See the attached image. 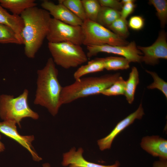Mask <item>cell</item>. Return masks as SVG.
<instances>
[{
	"label": "cell",
	"mask_w": 167,
	"mask_h": 167,
	"mask_svg": "<svg viewBox=\"0 0 167 167\" xmlns=\"http://www.w3.org/2000/svg\"><path fill=\"white\" fill-rule=\"evenodd\" d=\"M20 16L24 24L21 36L25 54L33 58L46 38L51 18L47 11L37 6L27 9Z\"/></svg>",
	"instance_id": "obj_1"
},
{
	"label": "cell",
	"mask_w": 167,
	"mask_h": 167,
	"mask_svg": "<svg viewBox=\"0 0 167 167\" xmlns=\"http://www.w3.org/2000/svg\"><path fill=\"white\" fill-rule=\"evenodd\" d=\"M37 88L34 103L46 108L53 116L61 105L60 97L62 87L58 79V71L52 58L45 66L37 71Z\"/></svg>",
	"instance_id": "obj_2"
},
{
	"label": "cell",
	"mask_w": 167,
	"mask_h": 167,
	"mask_svg": "<svg viewBox=\"0 0 167 167\" xmlns=\"http://www.w3.org/2000/svg\"><path fill=\"white\" fill-rule=\"evenodd\" d=\"M120 76L119 73L100 77L81 78L73 83L62 87L60 102L62 105L80 98L101 94L111 86Z\"/></svg>",
	"instance_id": "obj_3"
},
{
	"label": "cell",
	"mask_w": 167,
	"mask_h": 167,
	"mask_svg": "<svg viewBox=\"0 0 167 167\" xmlns=\"http://www.w3.org/2000/svg\"><path fill=\"white\" fill-rule=\"evenodd\" d=\"M29 92L25 89L17 97L13 95L2 94L0 96V117L4 121L11 120L20 126V122L26 118L36 120L38 114L32 110L28 103Z\"/></svg>",
	"instance_id": "obj_4"
},
{
	"label": "cell",
	"mask_w": 167,
	"mask_h": 167,
	"mask_svg": "<svg viewBox=\"0 0 167 167\" xmlns=\"http://www.w3.org/2000/svg\"><path fill=\"white\" fill-rule=\"evenodd\" d=\"M48 48L55 64L65 69L77 67L88 60L80 45L68 42H48Z\"/></svg>",
	"instance_id": "obj_5"
},
{
	"label": "cell",
	"mask_w": 167,
	"mask_h": 167,
	"mask_svg": "<svg viewBox=\"0 0 167 167\" xmlns=\"http://www.w3.org/2000/svg\"><path fill=\"white\" fill-rule=\"evenodd\" d=\"M81 26L84 34L83 44L86 46L104 45L125 46L129 43L108 28L88 19L83 22Z\"/></svg>",
	"instance_id": "obj_6"
},
{
	"label": "cell",
	"mask_w": 167,
	"mask_h": 167,
	"mask_svg": "<svg viewBox=\"0 0 167 167\" xmlns=\"http://www.w3.org/2000/svg\"><path fill=\"white\" fill-rule=\"evenodd\" d=\"M49 43L68 42L81 45L84 34L81 26H74L51 18L46 36Z\"/></svg>",
	"instance_id": "obj_7"
},
{
	"label": "cell",
	"mask_w": 167,
	"mask_h": 167,
	"mask_svg": "<svg viewBox=\"0 0 167 167\" xmlns=\"http://www.w3.org/2000/svg\"><path fill=\"white\" fill-rule=\"evenodd\" d=\"M86 54L88 58L96 55L100 52L112 54L123 56L130 62L139 63L142 62L143 53L138 49L136 43L133 41L125 46L104 45L99 46H87Z\"/></svg>",
	"instance_id": "obj_8"
},
{
	"label": "cell",
	"mask_w": 167,
	"mask_h": 167,
	"mask_svg": "<svg viewBox=\"0 0 167 167\" xmlns=\"http://www.w3.org/2000/svg\"><path fill=\"white\" fill-rule=\"evenodd\" d=\"M138 49L143 54L142 62L150 65L158 63L160 59H167V35L164 30L160 32L155 41L147 47L137 46Z\"/></svg>",
	"instance_id": "obj_9"
},
{
	"label": "cell",
	"mask_w": 167,
	"mask_h": 167,
	"mask_svg": "<svg viewBox=\"0 0 167 167\" xmlns=\"http://www.w3.org/2000/svg\"><path fill=\"white\" fill-rule=\"evenodd\" d=\"M16 122L11 120L0 122V132L14 139L26 148L30 153L34 161H39L42 160L34 150L32 144L34 139L33 135L22 136L17 130Z\"/></svg>",
	"instance_id": "obj_10"
},
{
	"label": "cell",
	"mask_w": 167,
	"mask_h": 167,
	"mask_svg": "<svg viewBox=\"0 0 167 167\" xmlns=\"http://www.w3.org/2000/svg\"><path fill=\"white\" fill-rule=\"evenodd\" d=\"M144 113L141 103L138 109L124 119L119 122L107 135L97 141L101 151L110 149L112 143L116 136L125 128L132 124L136 119H141Z\"/></svg>",
	"instance_id": "obj_11"
},
{
	"label": "cell",
	"mask_w": 167,
	"mask_h": 167,
	"mask_svg": "<svg viewBox=\"0 0 167 167\" xmlns=\"http://www.w3.org/2000/svg\"><path fill=\"white\" fill-rule=\"evenodd\" d=\"M41 6L55 19L74 26H81L83 24L81 19L62 4L58 3L56 4L51 1L45 0L41 3Z\"/></svg>",
	"instance_id": "obj_12"
},
{
	"label": "cell",
	"mask_w": 167,
	"mask_h": 167,
	"mask_svg": "<svg viewBox=\"0 0 167 167\" xmlns=\"http://www.w3.org/2000/svg\"><path fill=\"white\" fill-rule=\"evenodd\" d=\"M84 150L81 148L76 151L75 148L64 153L62 162L63 166L69 167H119L120 163L118 161L112 165H104L91 162L85 159L83 156Z\"/></svg>",
	"instance_id": "obj_13"
},
{
	"label": "cell",
	"mask_w": 167,
	"mask_h": 167,
	"mask_svg": "<svg viewBox=\"0 0 167 167\" xmlns=\"http://www.w3.org/2000/svg\"><path fill=\"white\" fill-rule=\"evenodd\" d=\"M140 146L152 156L167 159V140L159 136H146L141 139Z\"/></svg>",
	"instance_id": "obj_14"
},
{
	"label": "cell",
	"mask_w": 167,
	"mask_h": 167,
	"mask_svg": "<svg viewBox=\"0 0 167 167\" xmlns=\"http://www.w3.org/2000/svg\"><path fill=\"white\" fill-rule=\"evenodd\" d=\"M0 4L8 9L13 15L18 16L27 9L37 5L34 0H0Z\"/></svg>",
	"instance_id": "obj_15"
},
{
	"label": "cell",
	"mask_w": 167,
	"mask_h": 167,
	"mask_svg": "<svg viewBox=\"0 0 167 167\" xmlns=\"http://www.w3.org/2000/svg\"><path fill=\"white\" fill-rule=\"evenodd\" d=\"M0 24L10 27L20 35L24 25L23 20L20 16L10 14L0 4Z\"/></svg>",
	"instance_id": "obj_16"
},
{
	"label": "cell",
	"mask_w": 167,
	"mask_h": 167,
	"mask_svg": "<svg viewBox=\"0 0 167 167\" xmlns=\"http://www.w3.org/2000/svg\"><path fill=\"white\" fill-rule=\"evenodd\" d=\"M104 69V58H96L79 67L74 72L73 77L77 80L86 75L102 71Z\"/></svg>",
	"instance_id": "obj_17"
},
{
	"label": "cell",
	"mask_w": 167,
	"mask_h": 167,
	"mask_svg": "<svg viewBox=\"0 0 167 167\" xmlns=\"http://www.w3.org/2000/svg\"><path fill=\"white\" fill-rule=\"evenodd\" d=\"M139 74L137 68L133 66L131 69L128 79L126 81L124 95L130 104L132 103L134 99V96L136 87L139 83Z\"/></svg>",
	"instance_id": "obj_18"
},
{
	"label": "cell",
	"mask_w": 167,
	"mask_h": 167,
	"mask_svg": "<svg viewBox=\"0 0 167 167\" xmlns=\"http://www.w3.org/2000/svg\"><path fill=\"white\" fill-rule=\"evenodd\" d=\"M120 17V11L101 6L96 22L107 28L114 21Z\"/></svg>",
	"instance_id": "obj_19"
},
{
	"label": "cell",
	"mask_w": 167,
	"mask_h": 167,
	"mask_svg": "<svg viewBox=\"0 0 167 167\" xmlns=\"http://www.w3.org/2000/svg\"><path fill=\"white\" fill-rule=\"evenodd\" d=\"M0 43L23 44L21 36L16 33L10 27L0 24Z\"/></svg>",
	"instance_id": "obj_20"
},
{
	"label": "cell",
	"mask_w": 167,
	"mask_h": 167,
	"mask_svg": "<svg viewBox=\"0 0 167 167\" xmlns=\"http://www.w3.org/2000/svg\"><path fill=\"white\" fill-rule=\"evenodd\" d=\"M130 62L123 57L110 56L104 58V68L108 71L127 69L130 67Z\"/></svg>",
	"instance_id": "obj_21"
},
{
	"label": "cell",
	"mask_w": 167,
	"mask_h": 167,
	"mask_svg": "<svg viewBox=\"0 0 167 167\" xmlns=\"http://www.w3.org/2000/svg\"><path fill=\"white\" fill-rule=\"evenodd\" d=\"M58 3L62 4L83 22L87 19L81 0H60Z\"/></svg>",
	"instance_id": "obj_22"
},
{
	"label": "cell",
	"mask_w": 167,
	"mask_h": 167,
	"mask_svg": "<svg viewBox=\"0 0 167 167\" xmlns=\"http://www.w3.org/2000/svg\"><path fill=\"white\" fill-rule=\"evenodd\" d=\"M87 19L96 22L101 6L97 0H82Z\"/></svg>",
	"instance_id": "obj_23"
},
{
	"label": "cell",
	"mask_w": 167,
	"mask_h": 167,
	"mask_svg": "<svg viewBox=\"0 0 167 167\" xmlns=\"http://www.w3.org/2000/svg\"><path fill=\"white\" fill-rule=\"evenodd\" d=\"M128 23L126 19L120 17L107 28L120 37L125 39L129 36Z\"/></svg>",
	"instance_id": "obj_24"
},
{
	"label": "cell",
	"mask_w": 167,
	"mask_h": 167,
	"mask_svg": "<svg viewBox=\"0 0 167 167\" xmlns=\"http://www.w3.org/2000/svg\"><path fill=\"white\" fill-rule=\"evenodd\" d=\"M149 4L152 5L156 11V15L162 27L165 26L167 21V1L166 0H150Z\"/></svg>",
	"instance_id": "obj_25"
},
{
	"label": "cell",
	"mask_w": 167,
	"mask_h": 167,
	"mask_svg": "<svg viewBox=\"0 0 167 167\" xmlns=\"http://www.w3.org/2000/svg\"><path fill=\"white\" fill-rule=\"evenodd\" d=\"M125 84L126 81L120 76L111 86L103 91L101 94L108 96L124 95Z\"/></svg>",
	"instance_id": "obj_26"
},
{
	"label": "cell",
	"mask_w": 167,
	"mask_h": 167,
	"mask_svg": "<svg viewBox=\"0 0 167 167\" xmlns=\"http://www.w3.org/2000/svg\"><path fill=\"white\" fill-rule=\"evenodd\" d=\"M146 71L151 75L153 79V82L148 86V89H157L161 91L167 98V83L159 77L155 72L146 70Z\"/></svg>",
	"instance_id": "obj_27"
},
{
	"label": "cell",
	"mask_w": 167,
	"mask_h": 167,
	"mask_svg": "<svg viewBox=\"0 0 167 167\" xmlns=\"http://www.w3.org/2000/svg\"><path fill=\"white\" fill-rule=\"evenodd\" d=\"M128 23V26L131 29L136 31L141 30L144 24V19L141 16L134 15L131 17Z\"/></svg>",
	"instance_id": "obj_28"
},
{
	"label": "cell",
	"mask_w": 167,
	"mask_h": 167,
	"mask_svg": "<svg viewBox=\"0 0 167 167\" xmlns=\"http://www.w3.org/2000/svg\"><path fill=\"white\" fill-rule=\"evenodd\" d=\"M134 0L123 4L122 9L120 11L121 17L126 19L128 16L133 12L136 6L134 3Z\"/></svg>",
	"instance_id": "obj_29"
},
{
	"label": "cell",
	"mask_w": 167,
	"mask_h": 167,
	"mask_svg": "<svg viewBox=\"0 0 167 167\" xmlns=\"http://www.w3.org/2000/svg\"><path fill=\"white\" fill-rule=\"evenodd\" d=\"M101 6L108 7L118 11L121 10L123 4L117 0H98Z\"/></svg>",
	"instance_id": "obj_30"
},
{
	"label": "cell",
	"mask_w": 167,
	"mask_h": 167,
	"mask_svg": "<svg viewBox=\"0 0 167 167\" xmlns=\"http://www.w3.org/2000/svg\"><path fill=\"white\" fill-rule=\"evenodd\" d=\"M153 167H167V160L160 159L153 163Z\"/></svg>",
	"instance_id": "obj_31"
},
{
	"label": "cell",
	"mask_w": 167,
	"mask_h": 167,
	"mask_svg": "<svg viewBox=\"0 0 167 167\" xmlns=\"http://www.w3.org/2000/svg\"><path fill=\"white\" fill-rule=\"evenodd\" d=\"M1 135H0V153L3 151L5 149V147L4 144L0 141Z\"/></svg>",
	"instance_id": "obj_32"
},
{
	"label": "cell",
	"mask_w": 167,
	"mask_h": 167,
	"mask_svg": "<svg viewBox=\"0 0 167 167\" xmlns=\"http://www.w3.org/2000/svg\"><path fill=\"white\" fill-rule=\"evenodd\" d=\"M43 167H51L50 164L48 163H45L43 164Z\"/></svg>",
	"instance_id": "obj_33"
}]
</instances>
